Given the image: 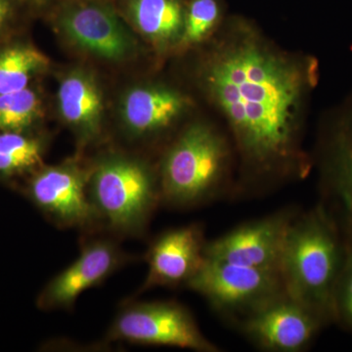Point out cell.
Instances as JSON below:
<instances>
[{
  "label": "cell",
  "instance_id": "6da1fadb",
  "mask_svg": "<svg viewBox=\"0 0 352 352\" xmlns=\"http://www.w3.org/2000/svg\"><path fill=\"white\" fill-rule=\"evenodd\" d=\"M219 50L206 69V87L243 155L259 170L289 163L296 155L300 69L251 38Z\"/></svg>",
  "mask_w": 352,
  "mask_h": 352
},
{
  "label": "cell",
  "instance_id": "7a4b0ae2",
  "mask_svg": "<svg viewBox=\"0 0 352 352\" xmlns=\"http://www.w3.org/2000/svg\"><path fill=\"white\" fill-rule=\"evenodd\" d=\"M344 254L323 208H314L292 222L279 267L284 291L325 323L335 319L333 296Z\"/></svg>",
  "mask_w": 352,
  "mask_h": 352
},
{
  "label": "cell",
  "instance_id": "3957f363",
  "mask_svg": "<svg viewBox=\"0 0 352 352\" xmlns=\"http://www.w3.org/2000/svg\"><path fill=\"white\" fill-rule=\"evenodd\" d=\"M87 191L101 226L126 237L142 236L162 201L160 180L151 170L139 160L119 154L95 164Z\"/></svg>",
  "mask_w": 352,
  "mask_h": 352
},
{
  "label": "cell",
  "instance_id": "277c9868",
  "mask_svg": "<svg viewBox=\"0 0 352 352\" xmlns=\"http://www.w3.org/2000/svg\"><path fill=\"white\" fill-rule=\"evenodd\" d=\"M226 145L210 127L195 124L180 134L162 164V201L190 208L214 199L226 170Z\"/></svg>",
  "mask_w": 352,
  "mask_h": 352
},
{
  "label": "cell",
  "instance_id": "5b68a950",
  "mask_svg": "<svg viewBox=\"0 0 352 352\" xmlns=\"http://www.w3.org/2000/svg\"><path fill=\"white\" fill-rule=\"evenodd\" d=\"M186 286L219 314L239 321L285 293L277 271L208 258Z\"/></svg>",
  "mask_w": 352,
  "mask_h": 352
},
{
  "label": "cell",
  "instance_id": "8992f818",
  "mask_svg": "<svg viewBox=\"0 0 352 352\" xmlns=\"http://www.w3.org/2000/svg\"><path fill=\"white\" fill-rule=\"evenodd\" d=\"M107 340L220 351L203 335L191 312L175 302L126 303L109 329Z\"/></svg>",
  "mask_w": 352,
  "mask_h": 352
},
{
  "label": "cell",
  "instance_id": "52a82bcc",
  "mask_svg": "<svg viewBox=\"0 0 352 352\" xmlns=\"http://www.w3.org/2000/svg\"><path fill=\"white\" fill-rule=\"evenodd\" d=\"M89 171L76 162L38 168L25 186L28 199L61 228H94L100 224L88 196Z\"/></svg>",
  "mask_w": 352,
  "mask_h": 352
},
{
  "label": "cell",
  "instance_id": "ba28073f",
  "mask_svg": "<svg viewBox=\"0 0 352 352\" xmlns=\"http://www.w3.org/2000/svg\"><path fill=\"white\" fill-rule=\"evenodd\" d=\"M242 332L259 349L298 352L307 349L325 324L314 310L284 293L240 320Z\"/></svg>",
  "mask_w": 352,
  "mask_h": 352
},
{
  "label": "cell",
  "instance_id": "9c48e42d",
  "mask_svg": "<svg viewBox=\"0 0 352 352\" xmlns=\"http://www.w3.org/2000/svg\"><path fill=\"white\" fill-rule=\"evenodd\" d=\"M131 261L115 240L96 238L85 241L80 256L52 278L36 298L39 309H72L83 292L103 283Z\"/></svg>",
  "mask_w": 352,
  "mask_h": 352
},
{
  "label": "cell",
  "instance_id": "30bf717a",
  "mask_svg": "<svg viewBox=\"0 0 352 352\" xmlns=\"http://www.w3.org/2000/svg\"><path fill=\"white\" fill-rule=\"evenodd\" d=\"M296 215L291 210L244 224L207 243L206 258L279 272L285 242Z\"/></svg>",
  "mask_w": 352,
  "mask_h": 352
},
{
  "label": "cell",
  "instance_id": "8fae6325",
  "mask_svg": "<svg viewBox=\"0 0 352 352\" xmlns=\"http://www.w3.org/2000/svg\"><path fill=\"white\" fill-rule=\"evenodd\" d=\"M206 245L200 224L170 229L157 236L146 252L148 273L138 293L155 287L186 286L205 261Z\"/></svg>",
  "mask_w": 352,
  "mask_h": 352
},
{
  "label": "cell",
  "instance_id": "7c38bea8",
  "mask_svg": "<svg viewBox=\"0 0 352 352\" xmlns=\"http://www.w3.org/2000/svg\"><path fill=\"white\" fill-rule=\"evenodd\" d=\"M61 31L78 47L109 61H122L134 51V41L108 6L74 4L58 16Z\"/></svg>",
  "mask_w": 352,
  "mask_h": 352
},
{
  "label": "cell",
  "instance_id": "4fadbf2b",
  "mask_svg": "<svg viewBox=\"0 0 352 352\" xmlns=\"http://www.w3.org/2000/svg\"><path fill=\"white\" fill-rule=\"evenodd\" d=\"M186 105L168 88L140 87L129 90L122 103V118L133 138H145L170 126Z\"/></svg>",
  "mask_w": 352,
  "mask_h": 352
},
{
  "label": "cell",
  "instance_id": "5bb4252c",
  "mask_svg": "<svg viewBox=\"0 0 352 352\" xmlns=\"http://www.w3.org/2000/svg\"><path fill=\"white\" fill-rule=\"evenodd\" d=\"M58 105L65 122L83 142L99 135L103 97L98 83L87 72L76 69L65 76L58 89Z\"/></svg>",
  "mask_w": 352,
  "mask_h": 352
},
{
  "label": "cell",
  "instance_id": "9a60e30c",
  "mask_svg": "<svg viewBox=\"0 0 352 352\" xmlns=\"http://www.w3.org/2000/svg\"><path fill=\"white\" fill-rule=\"evenodd\" d=\"M129 12L139 31L151 41L166 43L182 36L185 17L178 0H129Z\"/></svg>",
  "mask_w": 352,
  "mask_h": 352
},
{
  "label": "cell",
  "instance_id": "2e32d148",
  "mask_svg": "<svg viewBox=\"0 0 352 352\" xmlns=\"http://www.w3.org/2000/svg\"><path fill=\"white\" fill-rule=\"evenodd\" d=\"M45 143L27 132H0V180L34 173L41 166Z\"/></svg>",
  "mask_w": 352,
  "mask_h": 352
},
{
  "label": "cell",
  "instance_id": "e0dca14e",
  "mask_svg": "<svg viewBox=\"0 0 352 352\" xmlns=\"http://www.w3.org/2000/svg\"><path fill=\"white\" fill-rule=\"evenodd\" d=\"M48 65V58L29 44H14L0 50V94L25 89Z\"/></svg>",
  "mask_w": 352,
  "mask_h": 352
},
{
  "label": "cell",
  "instance_id": "ac0fdd59",
  "mask_svg": "<svg viewBox=\"0 0 352 352\" xmlns=\"http://www.w3.org/2000/svg\"><path fill=\"white\" fill-rule=\"evenodd\" d=\"M41 117L43 104L31 88L0 94V132H27Z\"/></svg>",
  "mask_w": 352,
  "mask_h": 352
},
{
  "label": "cell",
  "instance_id": "d6986e66",
  "mask_svg": "<svg viewBox=\"0 0 352 352\" xmlns=\"http://www.w3.org/2000/svg\"><path fill=\"white\" fill-rule=\"evenodd\" d=\"M219 16V7L215 0H193L185 17L182 43L190 45L206 38L217 24Z\"/></svg>",
  "mask_w": 352,
  "mask_h": 352
},
{
  "label": "cell",
  "instance_id": "ffe728a7",
  "mask_svg": "<svg viewBox=\"0 0 352 352\" xmlns=\"http://www.w3.org/2000/svg\"><path fill=\"white\" fill-rule=\"evenodd\" d=\"M335 319L352 329V245L344 248V261L333 296Z\"/></svg>",
  "mask_w": 352,
  "mask_h": 352
},
{
  "label": "cell",
  "instance_id": "44dd1931",
  "mask_svg": "<svg viewBox=\"0 0 352 352\" xmlns=\"http://www.w3.org/2000/svg\"><path fill=\"white\" fill-rule=\"evenodd\" d=\"M12 15V0H0V32L10 22Z\"/></svg>",
  "mask_w": 352,
  "mask_h": 352
},
{
  "label": "cell",
  "instance_id": "7402d4cb",
  "mask_svg": "<svg viewBox=\"0 0 352 352\" xmlns=\"http://www.w3.org/2000/svg\"><path fill=\"white\" fill-rule=\"evenodd\" d=\"M340 191L342 194V201H344L352 220V184L340 185Z\"/></svg>",
  "mask_w": 352,
  "mask_h": 352
},
{
  "label": "cell",
  "instance_id": "603a6c76",
  "mask_svg": "<svg viewBox=\"0 0 352 352\" xmlns=\"http://www.w3.org/2000/svg\"><path fill=\"white\" fill-rule=\"evenodd\" d=\"M48 0H31L32 3L36 4V6H43V4L46 3Z\"/></svg>",
  "mask_w": 352,
  "mask_h": 352
}]
</instances>
